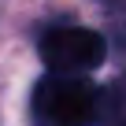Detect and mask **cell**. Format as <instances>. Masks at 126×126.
<instances>
[{
    "mask_svg": "<svg viewBox=\"0 0 126 126\" xmlns=\"http://www.w3.org/2000/svg\"><path fill=\"white\" fill-rule=\"evenodd\" d=\"M33 126H93L104 115V93L89 78L45 74L30 96Z\"/></svg>",
    "mask_w": 126,
    "mask_h": 126,
    "instance_id": "6da1fadb",
    "label": "cell"
},
{
    "mask_svg": "<svg viewBox=\"0 0 126 126\" xmlns=\"http://www.w3.org/2000/svg\"><path fill=\"white\" fill-rule=\"evenodd\" d=\"M104 37L89 26H52L41 33V59L48 63L52 74L85 78V71L104 63Z\"/></svg>",
    "mask_w": 126,
    "mask_h": 126,
    "instance_id": "7a4b0ae2",
    "label": "cell"
}]
</instances>
